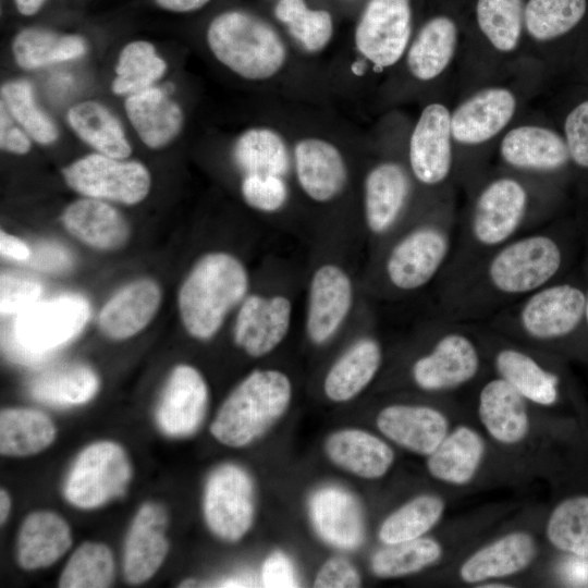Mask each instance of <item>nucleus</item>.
<instances>
[{
    "mask_svg": "<svg viewBox=\"0 0 588 588\" xmlns=\"http://www.w3.org/2000/svg\"><path fill=\"white\" fill-rule=\"evenodd\" d=\"M536 554L537 546L529 534L511 532L471 554L462 564L460 576L468 584L506 577L528 567Z\"/></svg>",
    "mask_w": 588,
    "mask_h": 588,
    "instance_id": "32",
    "label": "nucleus"
},
{
    "mask_svg": "<svg viewBox=\"0 0 588 588\" xmlns=\"http://www.w3.org/2000/svg\"><path fill=\"white\" fill-rule=\"evenodd\" d=\"M587 21L588 0H527L524 5V29L539 42L567 39Z\"/></svg>",
    "mask_w": 588,
    "mask_h": 588,
    "instance_id": "36",
    "label": "nucleus"
},
{
    "mask_svg": "<svg viewBox=\"0 0 588 588\" xmlns=\"http://www.w3.org/2000/svg\"><path fill=\"white\" fill-rule=\"evenodd\" d=\"M264 587H298V576L291 559L282 551L268 555L261 567Z\"/></svg>",
    "mask_w": 588,
    "mask_h": 588,
    "instance_id": "54",
    "label": "nucleus"
},
{
    "mask_svg": "<svg viewBox=\"0 0 588 588\" xmlns=\"http://www.w3.org/2000/svg\"><path fill=\"white\" fill-rule=\"evenodd\" d=\"M167 526L168 515L161 505L140 506L125 540L123 569L128 583H144L161 566L169 550Z\"/></svg>",
    "mask_w": 588,
    "mask_h": 588,
    "instance_id": "22",
    "label": "nucleus"
},
{
    "mask_svg": "<svg viewBox=\"0 0 588 588\" xmlns=\"http://www.w3.org/2000/svg\"><path fill=\"white\" fill-rule=\"evenodd\" d=\"M444 502L431 494L416 497L391 513L379 528V539L394 544L422 537L441 518Z\"/></svg>",
    "mask_w": 588,
    "mask_h": 588,
    "instance_id": "44",
    "label": "nucleus"
},
{
    "mask_svg": "<svg viewBox=\"0 0 588 588\" xmlns=\"http://www.w3.org/2000/svg\"><path fill=\"white\" fill-rule=\"evenodd\" d=\"M64 228L83 243L102 250L122 247L130 229L122 215L102 199L82 198L62 213Z\"/></svg>",
    "mask_w": 588,
    "mask_h": 588,
    "instance_id": "28",
    "label": "nucleus"
},
{
    "mask_svg": "<svg viewBox=\"0 0 588 588\" xmlns=\"http://www.w3.org/2000/svg\"><path fill=\"white\" fill-rule=\"evenodd\" d=\"M382 364V347L372 336L352 343L332 364L323 380L326 396L347 402L362 393L375 379Z\"/></svg>",
    "mask_w": 588,
    "mask_h": 588,
    "instance_id": "30",
    "label": "nucleus"
},
{
    "mask_svg": "<svg viewBox=\"0 0 588 588\" xmlns=\"http://www.w3.org/2000/svg\"><path fill=\"white\" fill-rule=\"evenodd\" d=\"M546 532L554 548L588 560V494L561 501L550 514Z\"/></svg>",
    "mask_w": 588,
    "mask_h": 588,
    "instance_id": "43",
    "label": "nucleus"
},
{
    "mask_svg": "<svg viewBox=\"0 0 588 588\" xmlns=\"http://www.w3.org/2000/svg\"><path fill=\"white\" fill-rule=\"evenodd\" d=\"M587 49V52L585 53V57H583L581 64L584 69L585 77L588 82V47H585Z\"/></svg>",
    "mask_w": 588,
    "mask_h": 588,
    "instance_id": "63",
    "label": "nucleus"
},
{
    "mask_svg": "<svg viewBox=\"0 0 588 588\" xmlns=\"http://www.w3.org/2000/svg\"><path fill=\"white\" fill-rule=\"evenodd\" d=\"M204 516L219 538H243L254 519V485L245 469L223 464L210 474L204 492Z\"/></svg>",
    "mask_w": 588,
    "mask_h": 588,
    "instance_id": "12",
    "label": "nucleus"
},
{
    "mask_svg": "<svg viewBox=\"0 0 588 588\" xmlns=\"http://www.w3.org/2000/svg\"><path fill=\"white\" fill-rule=\"evenodd\" d=\"M68 523L58 514L38 511L23 522L17 539V561L25 569L50 566L71 547Z\"/></svg>",
    "mask_w": 588,
    "mask_h": 588,
    "instance_id": "34",
    "label": "nucleus"
},
{
    "mask_svg": "<svg viewBox=\"0 0 588 588\" xmlns=\"http://www.w3.org/2000/svg\"><path fill=\"white\" fill-rule=\"evenodd\" d=\"M294 171L304 194L315 203L335 199L347 183V166L331 142L307 137L294 147Z\"/></svg>",
    "mask_w": 588,
    "mask_h": 588,
    "instance_id": "21",
    "label": "nucleus"
},
{
    "mask_svg": "<svg viewBox=\"0 0 588 588\" xmlns=\"http://www.w3.org/2000/svg\"><path fill=\"white\" fill-rule=\"evenodd\" d=\"M458 44V28L448 15L429 19L406 50V64L413 77L429 82L452 63Z\"/></svg>",
    "mask_w": 588,
    "mask_h": 588,
    "instance_id": "33",
    "label": "nucleus"
},
{
    "mask_svg": "<svg viewBox=\"0 0 588 588\" xmlns=\"http://www.w3.org/2000/svg\"><path fill=\"white\" fill-rule=\"evenodd\" d=\"M479 587H482V588H507V587H511V586H507V585H497V584H493V585H490V584H487V585H481Z\"/></svg>",
    "mask_w": 588,
    "mask_h": 588,
    "instance_id": "64",
    "label": "nucleus"
},
{
    "mask_svg": "<svg viewBox=\"0 0 588 588\" xmlns=\"http://www.w3.org/2000/svg\"><path fill=\"white\" fill-rule=\"evenodd\" d=\"M207 44L219 62L249 81L273 77L286 61L285 45L274 28L244 11L217 15L208 26Z\"/></svg>",
    "mask_w": 588,
    "mask_h": 588,
    "instance_id": "6",
    "label": "nucleus"
},
{
    "mask_svg": "<svg viewBox=\"0 0 588 588\" xmlns=\"http://www.w3.org/2000/svg\"><path fill=\"white\" fill-rule=\"evenodd\" d=\"M354 304V285L347 271L326 262L313 272L307 292L305 331L316 345L329 342L346 321Z\"/></svg>",
    "mask_w": 588,
    "mask_h": 588,
    "instance_id": "16",
    "label": "nucleus"
},
{
    "mask_svg": "<svg viewBox=\"0 0 588 588\" xmlns=\"http://www.w3.org/2000/svg\"><path fill=\"white\" fill-rule=\"evenodd\" d=\"M562 134L575 176L588 177V90L574 99L566 109Z\"/></svg>",
    "mask_w": 588,
    "mask_h": 588,
    "instance_id": "50",
    "label": "nucleus"
},
{
    "mask_svg": "<svg viewBox=\"0 0 588 588\" xmlns=\"http://www.w3.org/2000/svg\"><path fill=\"white\" fill-rule=\"evenodd\" d=\"M387 546L371 558L373 574L382 578L417 573L436 563L442 555V547L431 538L420 537Z\"/></svg>",
    "mask_w": 588,
    "mask_h": 588,
    "instance_id": "46",
    "label": "nucleus"
},
{
    "mask_svg": "<svg viewBox=\"0 0 588 588\" xmlns=\"http://www.w3.org/2000/svg\"><path fill=\"white\" fill-rule=\"evenodd\" d=\"M114 576L111 550L102 543L84 542L71 555L59 579L61 588L109 587Z\"/></svg>",
    "mask_w": 588,
    "mask_h": 588,
    "instance_id": "48",
    "label": "nucleus"
},
{
    "mask_svg": "<svg viewBox=\"0 0 588 588\" xmlns=\"http://www.w3.org/2000/svg\"><path fill=\"white\" fill-rule=\"evenodd\" d=\"M241 194L250 208L273 213L285 206L289 199V187L284 176L245 174L241 183Z\"/></svg>",
    "mask_w": 588,
    "mask_h": 588,
    "instance_id": "51",
    "label": "nucleus"
},
{
    "mask_svg": "<svg viewBox=\"0 0 588 588\" xmlns=\"http://www.w3.org/2000/svg\"><path fill=\"white\" fill-rule=\"evenodd\" d=\"M412 34L409 0H369L355 29L358 52L378 69L397 63Z\"/></svg>",
    "mask_w": 588,
    "mask_h": 588,
    "instance_id": "13",
    "label": "nucleus"
},
{
    "mask_svg": "<svg viewBox=\"0 0 588 588\" xmlns=\"http://www.w3.org/2000/svg\"><path fill=\"white\" fill-rule=\"evenodd\" d=\"M41 285L38 281L11 273L0 278V310L2 316L20 314L38 302Z\"/></svg>",
    "mask_w": 588,
    "mask_h": 588,
    "instance_id": "52",
    "label": "nucleus"
},
{
    "mask_svg": "<svg viewBox=\"0 0 588 588\" xmlns=\"http://www.w3.org/2000/svg\"><path fill=\"white\" fill-rule=\"evenodd\" d=\"M460 320L449 324L434 339L430 350L415 359L411 368L414 383L429 392L448 391L471 381L480 369V352Z\"/></svg>",
    "mask_w": 588,
    "mask_h": 588,
    "instance_id": "10",
    "label": "nucleus"
},
{
    "mask_svg": "<svg viewBox=\"0 0 588 588\" xmlns=\"http://www.w3.org/2000/svg\"><path fill=\"white\" fill-rule=\"evenodd\" d=\"M0 145L2 149L19 155H24L30 149V142L28 137L12 123L9 112L2 102L0 119Z\"/></svg>",
    "mask_w": 588,
    "mask_h": 588,
    "instance_id": "56",
    "label": "nucleus"
},
{
    "mask_svg": "<svg viewBox=\"0 0 588 588\" xmlns=\"http://www.w3.org/2000/svg\"><path fill=\"white\" fill-rule=\"evenodd\" d=\"M233 159L243 174L284 176L290 154L282 136L269 127H253L240 135L233 147Z\"/></svg>",
    "mask_w": 588,
    "mask_h": 588,
    "instance_id": "40",
    "label": "nucleus"
},
{
    "mask_svg": "<svg viewBox=\"0 0 588 588\" xmlns=\"http://www.w3.org/2000/svg\"><path fill=\"white\" fill-rule=\"evenodd\" d=\"M46 0H14L17 11L26 16L39 11Z\"/></svg>",
    "mask_w": 588,
    "mask_h": 588,
    "instance_id": "60",
    "label": "nucleus"
},
{
    "mask_svg": "<svg viewBox=\"0 0 588 588\" xmlns=\"http://www.w3.org/2000/svg\"><path fill=\"white\" fill-rule=\"evenodd\" d=\"M309 517L319 537L327 543L354 550L364 540V519L359 503L347 490L327 486L309 499Z\"/></svg>",
    "mask_w": 588,
    "mask_h": 588,
    "instance_id": "23",
    "label": "nucleus"
},
{
    "mask_svg": "<svg viewBox=\"0 0 588 588\" xmlns=\"http://www.w3.org/2000/svg\"><path fill=\"white\" fill-rule=\"evenodd\" d=\"M451 112L440 102L427 105L412 131L408 164L414 179L428 187L443 184L454 167Z\"/></svg>",
    "mask_w": 588,
    "mask_h": 588,
    "instance_id": "15",
    "label": "nucleus"
},
{
    "mask_svg": "<svg viewBox=\"0 0 588 588\" xmlns=\"http://www.w3.org/2000/svg\"><path fill=\"white\" fill-rule=\"evenodd\" d=\"M0 253L3 257L25 261L32 256V249L19 237L4 231L0 234Z\"/></svg>",
    "mask_w": 588,
    "mask_h": 588,
    "instance_id": "57",
    "label": "nucleus"
},
{
    "mask_svg": "<svg viewBox=\"0 0 588 588\" xmlns=\"http://www.w3.org/2000/svg\"><path fill=\"white\" fill-rule=\"evenodd\" d=\"M28 260L37 269L52 272L64 271L72 266L71 254L61 245L51 242L37 244Z\"/></svg>",
    "mask_w": 588,
    "mask_h": 588,
    "instance_id": "55",
    "label": "nucleus"
},
{
    "mask_svg": "<svg viewBox=\"0 0 588 588\" xmlns=\"http://www.w3.org/2000/svg\"><path fill=\"white\" fill-rule=\"evenodd\" d=\"M56 438V426L48 415L30 408H7L0 414V452L27 456L41 452Z\"/></svg>",
    "mask_w": 588,
    "mask_h": 588,
    "instance_id": "39",
    "label": "nucleus"
},
{
    "mask_svg": "<svg viewBox=\"0 0 588 588\" xmlns=\"http://www.w3.org/2000/svg\"><path fill=\"white\" fill-rule=\"evenodd\" d=\"M210 0H155L162 9L173 12H192L203 8Z\"/></svg>",
    "mask_w": 588,
    "mask_h": 588,
    "instance_id": "58",
    "label": "nucleus"
},
{
    "mask_svg": "<svg viewBox=\"0 0 588 588\" xmlns=\"http://www.w3.org/2000/svg\"><path fill=\"white\" fill-rule=\"evenodd\" d=\"M292 316V301L285 295L248 294L238 306L233 340L247 355L266 356L287 335Z\"/></svg>",
    "mask_w": 588,
    "mask_h": 588,
    "instance_id": "17",
    "label": "nucleus"
},
{
    "mask_svg": "<svg viewBox=\"0 0 588 588\" xmlns=\"http://www.w3.org/2000/svg\"><path fill=\"white\" fill-rule=\"evenodd\" d=\"M411 177L399 162L373 166L364 182V220L375 236H384L400 222L411 195Z\"/></svg>",
    "mask_w": 588,
    "mask_h": 588,
    "instance_id": "19",
    "label": "nucleus"
},
{
    "mask_svg": "<svg viewBox=\"0 0 588 588\" xmlns=\"http://www.w3.org/2000/svg\"><path fill=\"white\" fill-rule=\"evenodd\" d=\"M292 382L277 369H256L226 396L210 426L222 444L242 448L261 437L287 409Z\"/></svg>",
    "mask_w": 588,
    "mask_h": 588,
    "instance_id": "5",
    "label": "nucleus"
},
{
    "mask_svg": "<svg viewBox=\"0 0 588 588\" xmlns=\"http://www.w3.org/2000/svg\"><path fill=\"white\" fill-rule=\"evenodd\" d=\"M95 371L83 364H69L46 370L29 383L30 395L39 402L70 406L89 401L98 391Z\"/></svg>",
    "mask_w": 588,
    "mask_h": 588,
    "instance_id": "38",
    "label": "nucleus"
},
{
    "mask_svg": "<svg viewBox=\"0 0 588 588\" xmlns=\"http://www.w3.org/2000/svg\"><path fill=\"white\" fill-rule=\"evenodd\" d=\"M208 388L201 373L189 365L176 366L169 376L157 408V422L170 437H187L206 414Z\"/></svg>",
    "mask_w": 588,
    "mask_h": 588,
    "instance_id": "20",
    "label": "nucleus"
},
{
    "mask_svg": "<svg viewBox=\"0 0 588 588\" xmlns=\"http://www.w3.org/2000/svg\"><path fill=\"white\" fill-rule=\"evenodd\" d=\"M161 303V290L150 279L128 283L102 306L97 323L112 340H125L142 331L155 317Z\"/></svg>",
    "mask_w": 588,
    "mask_h": 588,
    "instance_id": "25",
    "label": "nucleus"
},
{
    "mask_svg": "<svg viewBox=\"0 0 588 588\" xmlns=\"http://www.w3.org/2000/svg\"><path fill=\"white\" fill-rule=\"evenodd\" d=\"M324 450L335 465L365 479L384 476L394 462L391 446L362 429L333 432L327 439Z\"/></svg>",
    "mask_w": 588,
    "mask_h": 588,
    "instance_id": "29",
    "label": "nucleus"
},
{
    "mask_svg": "<svg viewBox=\"0 0 588 588\" xmlns=\"http://www.w3.org/2000/svg\"><path fill=\"white\" fill-rule=\"evenodd\" d=\"M544 220L535 213L532 193L522 179L513 174L490 179L471 201L442 277L467 268L497 247L538 229V224L542 226Z\"/></svg>",
    "mask_w": 588,
    "mask_h": 588,
    "instance_id": "2",
    "label": "nucleus"
},
{
    "mask_svg": "<svg viewBox=\"0 0 588 588\" xmlns=\"http://www.w3.org/2000/svg\"><path fill=\"white\" fill-rule=\"evenodd\" d=\"M2 103L13 119L37 143L48 145L58 138L53 122L37 107L32 85L15 79L1 87Z\"/></svg>",
    "mask_w": 588,
    "mask_h": 588,
    "instance_id": "49",
    "label": "nucleus"
},
{
    "mask_svg": "<svg viewBox=\"0 0 588 588\" xmlns=\"http://www.w3.org/2000/svg\"><path fill=\"white\" fill-rule=\"evenodd\" d=\"M68 122L78 137L99 154L125 159L132 148L120 121L105 106L88 100L73 106Z\"/></svg>",
    "mask_w": 588,
    "mask_h": 588,
    "instance_id": "37",
    "label": "nucleus"
},
{
    "mask_svg": "<svg viewBox=\"0 0 588 588\" xmlns=\"http://www.w3.org/2000/svg\"><path fill=\"white\" fill-rule=\"evenodd\" d=\"M523 0H477L475 15L477 25L500 53L515 51L524 30Z\"/></svg>",
    "mask_w": 588,
    "mask_h": 588,
    "instance_id": "42",
    "label": "nucleus"
},
{
    "mask_svg": "<svg viewBox=\"0 0 588 588\" xmlns=\"http://www.w3.org/2000/svg\"><path fill=\"white\" fill-rule=\"evenodd\" d=\"M478 415L489 434L503 444L520 442L529 429L526 399L500 377L481 388Z\"/></svg>",
    "mask_w": 588,
    "mask_h": 588,
    "instance_id": "27",
    "label": "nucleus"
},
{
    "mask_svg": "<svg viewBox=\"0 0 588 588\" xmlns=\"http://www.w3.org/2000/svg\"><path fill=\"white\" fill-rule=\"evenodd\" d=\"M376 422L378 429L397 445L427 456L449 430L444 414L426 405H389L379 412Z\"/></svg>",
    "mask_w": 588,
    "mask_h": 588,
    "instance_id": "24",
    "label": "nucleus"
},
{
    "mask_svg": "<svg viewBox=\"0 0 588 588\" xmlns=\"http://www.w3.org/2000/svg\"><path fill=\"white\" fill-rule=\"evenodd\" d=\"M89 313L87 299L78 294L38 301L3 330V351L16 363L39 364L83 330Z\"/></svg>",
    "mask_w": 588,
    "mask_h": 588,
    "instance_id": "7",
    "label": "nucleus"
},
{
    "mask_svg": "<svg viewBox=\"0 0 588 588\" xmlns=\"http://www.w3.org/2000/svg\"><path fill=\"white\" fill-rule=\"evenodd\" d=\"M586 223L559 220L497 247L445 277V317L464 322L491 316L572 270L583 252Z\"/></svg>",
    "mask_w": 588,
    "mask_h": 588,
    "instance_id": "1",
    "label": "nucleus"
},
{
    "mask_svg": "<svg viewBox=\"0 0 588 588\" xmlns=\"http://www.w3.org/2000/svg\"><path fill=\"white\" fill-rule=\"evenodd\" d=\"M586 291V321L588 326V223H586L584 245L581 252V261L579 267Z\"/></svg>",
    "mask_w": 588,
    "mask_h": 588,
    "instance_id": "59",
    "label": "nucleus"
},
{
    "mask_svg": "<svg viewBox=\"0 0 588 588\" xmlns=\"http://www.w3.org/2000/svg\"><path fill=\"white\" fill-rule=\"evenodd\" d=\"M485 450L479 433L467 426H458L428 455V471L438 480L465 485L477 473Z\"/></svg>",
    "mask_w": 588,
    "mask_h": 588,
    "instance_id": "35",
    "label": "nucleus"
},
{
    "mask_svg": "<svg viewBox=\"0 0 588 588\" xmlns=\"http://www.w3.org/2000/svg\"><path fill=\"white\" fill-rule=\"evenodd\" d=\"M493 366L498 377L507 381L526 401L551 406L560 400V373L543 366L520 347H499L493 354Z\"/></svg>",
    "mask_w": 588,
    "mask_h": 588,
    "instance_id": "26",
    "label": "nucleus"
},
{
    "mask_svg": "<svg viewBox=\"0 0 588 588\" xmlns=\"http://www.w3.org/2000/svg\"><path fill=\"white\" fill-rule=\"evenodd\" d=\"M457 231L452 215L445 219L419 222L404 231L389 247L383 260L388 284L399 293L417 292L449 265Z\"/></svg>",
    "mask_w": 588,
    "mask_h": 588,
    "instance_id": "8",
    "label": "nucleus"
},
{
    "mask_svg": "<svg viewBox=\"0 0 588 588\" xmlns=\"http://www.w3.org/2000/svg\"><path fill=\"white\" fill-rule=\"evenodd\" d=\"M167 70V63L155 47L145 40L127 44L120 52L112 90L117 95H132L152 86Z\"/></svg>",
    "mask_w": 588,
    "mask_h": 588,
    "instance_id": "45",
    "label": "nucleus"
},
{
    "mask_svg": "<svg viewBox=\"0 0 588 588\" xmlns=\"http://www.w3.org/2000/svg\"><path fill=\"white\" fill-rule=\"evenodd\" d=\"M249 273L233 254L217 250L203 255L191 268L177 294L181 321L194 339L207 341L228 315L248 295Z\"/></svg>",
    "mask_w": 588,
    "mask_h": 588,
    "instance_id": "4",
    "label": "nucleus"
},
{
    "mask_svg": "<svg viewBox=\"0 0 588 588\" xmlns=\"http://www.w3.org/2000/svg\"><path fill=\"white\" fill-rule=\"evenodd\" d=\"M360 576L354 565L344 558H331L323 563L314 580L319 588L359 587Z\"/></svg>",
    "mask_w": 588,
    "mask_h": 588,
    "instance_id": "53",
    "label": "nucleus"
},
{
    "mask_svg": "<svg viewBox=\"0 0 588 588\" xmlns=\"http://www.w3.org/2000/svg\"><path fill=\"white\" fill-rule=\"evenodd\" d=\"M125 111L142 142L149 148H161L180 133L181 107L158 87L128 95Z\"/></svg>",
    "mask_w": 588,
    "mask_h": 588,
    "instance_id": "31",
    "label": "nucleus"
},
{
    "mask_svg": "<svg viewBox=\"0 0 588 588\" xmlns=\"http://www.w3.org/2000/svg\"><path fill=\"white\" fill-rule=\"evenodd\" d=\"M11 510V499L9 493L1 489L0 491V522L4 524Z\"/></svg>",
    "mask_w": 588,
    "mask_h": 588,
    "instance_id": "61",
    "label": "nucleus"
},
{
    "mask_svg": "<svg viewBox=\"0 0 588 588\" xmlns=\"http://www.w3.org/2000/svg\"><path fill=\"white\" fill-rule=\"evenodd\" d=\"M487 322L541 344L588 346L586 291L579 269L503 308Z\"/></svg>",
    "mask_w": 588,
    "mask_h": 588,
    "instance_id": "3",
    "label": "nucleus"
},
{
    "mask_svg": "<svg viewBox=\"0 0 588 588\" xmlns=\"http://www.w3.org/2000/svg\"><path fill=\"white\" fill-rule=\"evenodd\" d=\"M274 16L309 52L322 50L333 35V20L327 10L309 9L305 0H279Z\"/></svg>",
    "mask_w": 588,
    "mask_h": 588,
    "instance_id": "47",
    "label": "nucleus"
},
{
    "mask_svg": "<svg viewBox=\"0 0 588 588\" xmlns=\"http://www.w3.org/2000/svg\"><path fill=\"white\" fill-rule=\"evenodd\" d=\"M66 184L91 198L134 205L148 195L151 177L137 161H124L103 154L87 155L62 170Z\"/></svg>",
    "mask_w": 588,
    "mask_h": 588,
    "instance_id": "11",
    "label": "nucleus"
},
{
    "mask_svg": "<svg viewBox=\"0 0 588 588\" xmlns=\"http://www.w3.org/2000/svg\"><path fill=\"white\" fill-rule=\"evenodd\" d=\"M131 465L119 444L100 441L76 457L64 483V495L74 506L94 509L121 497L131 479Z\"/></svg>",
    "mask_w": 588,
    "mask_h": 588,
    "instance_id": "9",
    "label": "nucleus"
},
{
    "mask_svg": "<svg viewBox=\"0 0 588 588\" xmlns=\"http://www.w3.org/2000/svg\"><path fill=\"white\" fill-rule=\"evenodd\" d=\"M253 580L247 575H241L235 578H229L225 581L222 583L221 586L224 587H244V586H253Z\"/></svg>",
    "mask_w": 588,
    "mask_h": 588,
    "instance_id": "62",
    "label": "nucleus"
},
{
    "mask_svg": "<svg viewBox=\"0 0 588 588\" xmlns=\"http://www.w3.org/2000/svg\"><path fill=\"white\" fill-rule=\"evenodd\" d=\"M501 161L510 169L566 181L575 176L562 132L535 124L518 125L499 145Z\"/></svg>",
    "mask_w": 588,
    "mask_h": 588,
    "instance_id": "14",
    "label": "nucleus"
},
{
    "mask_svg": "<svg viewBox=\"0 0 588 588\" xmlns=\"http://www.w3.org/2000/svg\"><path fill=\"white\" fill-rule=\"evenodd\" d=\"M12 51L21 68L34 70L82 57L86 52V42L77 35L26 28L14 37Z\"/></svg>",
    "mask_w": 588,
    "mask_h": 588,
    "instance_id": "41",
    "label": "nucleus"
},
{
    "mask_svg": "<svg viewBox=\"0 0 588 588\" xmlns=\"http://www.w3.org/2000/svg\"><path fill=\"white\" fill-rule=\"evenodd\" d=\"M517 108L515 94L504 86L477 90L451 112L454 143L482 145L499 135L512 121Z\"/></svg>",
    "mask_w": 588,
    "mask_h": 588,
    "instance_id": "18",
    "label": "nucleus"
}]
</instances>
